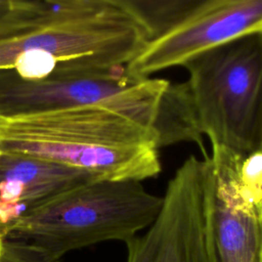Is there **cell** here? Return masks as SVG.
Returning <instances> with one entry per match:
<instances>
[{
    "label": "cell",
    "instance_id": "cell-10",
    "mask_svg": "<svg viewBox=\"0 0 262 262\" xmlns=\"http://www.w3.org/2000/svg\"><path fill=\"white\" fill-rule=\"evenodd\" d=\"M152 131L158 148L179 142H194L204 151L203 134L198 125L186 82L168 84L158 108Z\"/></svg>",
    "mask_w": 262,
    "mask_h": 262
},
{
    "label": "cell",
    "instance_id": "cell-1",
    "mask_svg": "<svg viewBox=\"0 0 262 262\" xmlns=\"http://www.w3.org/2000/svg\"><path fill=\"white\" fill-rule=\"evenodd\" d=\"M148 41L105 0H15L0 18V70L26 80L75 78L125 66Z\"/></svg>",
    "mask_w": 262,
    "mask_h": 262
},
{
    "label": "cell",
    "instance_id": "cell-9",
    "mask_svg": "<svg viewBox=\"0 0 262 262\" xmlns=\"http://www.w3.org/2000/svg\"><path fill=\"white\" fill-rule=\"evenodd\" d=\"M93 174L45 159L0 151V234L27 213L81 184Z\"/></svg>",
    "mask_w": 262,
    "mask_h": 262
},
{
    "label": "cell",
    "instance_id": "cell-15",
    "mask_svg": "<svg viewBox=\"0 0 262 262\" xmlns=\"http://www.w3.org/2000/svg\"><path fill=\"white\" fill-rule=\"evenodd\" d=\"M259 148L262 149V138H261V141H260V145H259Z\"/></svg>",
    "mask_w": 262,
    "mask_h": 262
},
{
    "label": "cell",
    "instance_id": "cell-3",
    "mask_svg": "<svg viewBox=\"0 0 262 262\" xmlns=\"http://www.w3.org/2000/svg\"><path fill=\"white\" fill-rule=\"evenodd\" d=\"M163 196L138 180L81 184L14 222L4 236L26 242L60 260L70 251L105 241H127L157 218Z\"/></svg>",
    "mask_w": 262,
    "mask_h": 262
},
{
    "label": "cell",
    "instance_id": "cell-12",
    "mask_svg": "<svg viewBox=\"0 0 262 262\" xmlns=\"http://www.w3.org/2000/svg\"><path fill=\"white\" fill-rule=\"evenodd\" d=\"M0 262H59L36 247L0 234Z\"/></svg>",
    "mask_w": 262,
    "mask_h": 262
},
{
    "label": "cell",
    "instance_id": "cell-2",
    "mask_svg": "<svg viewBox=\"0 0 262 262\" xmlns=\"http://www.w3.org/2000/svg\"><path fill=\"white\" fill-rule=\"evenodd\" d=\"M158 150L151 129L100 105L0 116V151L61 163L99 179L156 177L162 170Z\"/></svg>",
    "mask_w": 262,
    "mask_h": 262
},
{
    "label": "cell",
    "instance_id": "cell-13",
    "mask_svg": "<svg viewBox=\"0 0 262 262\" xmlns=\"http://www.w3.org/2000/svg\"><path fill=\"white\" fill-rule=\"evenodd\" d=\"M239 178L246 188L262 199V149L258 148L243 159Z\"/></svg>",
    "mask_w": 262,
    "mask_h": 262
},
{
    "label": "cell",
    "instance_id": "cell-4",
    "mask_svg": "<svg viewBox=\"0 0 262 262\" xmlns=\"http://www.w3.org/2000/svg\"><path fill=\"white\" fill-rule=\"evenodd\" d=\"M182 67L198 125L212 148L243 158L262 138V32L203 51Z\"/></svg>",
    "mask_w": 262,
    "mask_h": 262
},
{
    "label": "cell",
    "instance_id": "cell-6",
    "mask_svg": "<svg viewBox=\"0 0 262 262\" xmlns=\"http://www.w3.org/2000/svg\"><path fill=\"white\" fill-rule=\"evenodd\" d=\"M210 157L187 158L170 179L162 208L140 236L127 241V262H211L207 199Z\"/></svg>",
    "mask_w": 262,
    "mask_h": 262
},
{
    "label": "cell",
    "instance_id": "cell-7",
    "mask_svg": "<svg viewBox=\"0 0 262 262\" xmlns=\"http://www.w3.org/2000/svg\"><path fill=\"white\" fill-rule=\"evenodd\" d=\"M262 32V0H205L179 24L149 40L126 64L132 76L149 77L183 66L210 48Z\"/></svg>",
    "mask_w": 262,
    "mask_h": 262
},
{
    "label": "cell",
    "instance_id": "cell-11",
    "mask_svg": "<svg viewBox=\"0 0 262 262\" xmlns=\"http://www.w3.org/2000/svg\"><path fill=\"white\" fill-rule=\"evenodd\" d=\"M131 14L155 39L179 24L205 0H105Z\"/></svg>",
    "mask_w": 262,
    "mask_h": 262
},
{
    "label": "cell",
    "instance_id": "cell-5",
    "mask_svg": "<svg viewBox=\"0 0 262 262\" xmlns=\"http://www.w3.org/2000/svg\"><path fill=\"white\" fill-rule=\"evenodd\" d=\"M169 81L130 75L125 66L66 79L26 80L0 70V116L100 105L152 128Z\"/></svg>",
    "mask_w": 262,
    "mask_h": 262
},
{
    "label": "cell",
    "instance_id": "cell-8",
    "mask_svg": "<svg viewBox=\"0 0 262 262\" xmlns=\"http://www.w3.org/2000/svg\"><path fill=\"white\" fill-rule=\"evenodd\" d=\"M243 159L212 148L207 199L211 262H262V199L241 181Z\"/></svg>",
    "mask_w": 262,
    "mask_h": 262
},
{
    "label": "cell",
    "instance_id": "cell-14",
    "mask_svg": "<svg viewBox=\"0 0 262 262\" xmlns=\"http://www.w3.org/2000/svg\"><path fill=\"white\" fill-rule=\"evenodd\" d=\"M15 0H0V18H2L11 8Z\"/></svg>",
    "mask_w": 262,
    "mask_h": 262
}]
</instances>
